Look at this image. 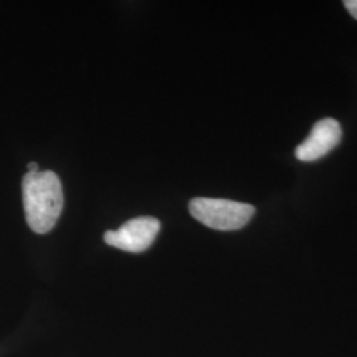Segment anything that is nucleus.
I'll return each instance as SVG.
<instances>
[{"instance_id": "f257e3e1", "label": "nucleus", "mask_w": 357, "mask_h": 357, "mask_svg": "<svg viewBox=\"0 0 357 357\" xmlns=\"http://www.w3.org/2000/svg\"><path fill=\"white\" fill-rule=\"evenodd\" d=\"M22 190L28 227L38 234L51 231L64 206V192L59 176L53 171L26 172Z\"/></svg>"}, {"instance_id": "f03ea898", "label": "nucleus", "mask_w": 357, "mask_h": 357, "mask_svg": "<svg viewBox=\"0 0 357 357\" xmlns=\"http://www.w3.org/2000/svg\"><path fill=\"white\" fill-rule=\"evenodd\" d=\"M253 205L227 199L196 197L190 202V213L205 227L215 230H238L255 215Z\"/></svg>"}, {"instance_id": "7ed1b4c3", "label": "nucleus", "mask_w": 357, "mask_h": 357, "mask_svg": "<svg viewBox=\"0 0 357 357\" xmlns=\"http://www.w3.org/2000/svg\"><path fill=\"white\" fill-rule=\"evenodd\" d=\"M160 229V221L155 217H137L128 220L118 230H107L105 243L130 253H142L153 245Z\"/></svg>"}, {"instance_id": "20e7f679", "label": "nucleus", "mask_w": 357, "mask_h": 357, "mask_svg": "<svg viewBox=\"0 0 357 357\" xmlns=\"http://www.w3.org/2000/svg\"><path fill=\"white\" fill-rule=\"evenodd\" d=\"M342 141V128L337 121L326 118L317 122L310 135L302 142L296 150L295 156L301 162H315L332 151Z\"/></svg>"}, {"instance_id": "39448f33", "label": "nucleus", "mask_w": 357, "mask_h": 357, "mask_svg": "<svg viewBox=\"0 0 357 357\" xmlns=\"http://www.w3.org/2000/svg\"><path fill=\"white\" fill-rule=\"evenodd\" d=\"M345 8L357 20V0H347L344 1Z\"/></svg>"}, {"instance_id": "423d86ee", "label": "nucleus", "mask_w": 357, "mask_h": 357, "mask_svg": "<svg viewBox=\"0 0 357 357\" xmlns=\"http://www.w3.org/2000/svg\"><path fill=\"white\" fill-rule=\"evenodd\" d=\"M28 172H38V163H35V162H31L29 165H28Z\"/></svg>"}]
</instances>
